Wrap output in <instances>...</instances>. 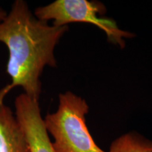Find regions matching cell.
<instances>
[{"instance_id": "3", "label": "cell", "mask_w": 152, "mask_h": 152, "mask_svg": "<svg viewBox=\"0 0 152 152\" xmlns=\"http://www.w3.org/2000/svg\"><path fill=\"white\" fill-rule=\"evenodd\" d=\"M106 8L103 3L89 0H56L39 7L34 15L44 21H52L56 26H68L72 23L92 24L105 33L108 42L125 48V39L135 37L134 33L121 29L113 18H106Z\"/></svg>"}, {"instance_id": "7", "label": "cell", "mask_w": 152, "mask_h": 152, "mask_svg": "<svg viewBox=\"0 0 152 152\" xmlns=\"http://www.w3.org/2000/svg\"><path fill=\"white\" fill-rule=\"evenodd\" d=\"M7 12L2 7H0V22L5 18V16H7Z\"/></svg>"}, {"instance_id": "6", "label": "cell", "mask_w": 152, "mask_h": 152, "mask_svg": "<svg viewBox=\"0 0 152 152\" xmlns=\"http://www.w3.org/2000/svg\"><path fill=\"white\" fill-rule=\"evenodd\" d=\"M109 152H152V140L137 132H129L114 140Z\"/></svg>"}, {"instance_id": "2", "label": "cell", "mask_w": 152, "mask_h": 152, "mask_svg": "<svg viewBox=\"0 0 152 152\" xmlns=\"http://www.w3.org/2000/svg\"><path fill=\"white\" fill-rule=\"evenodd\" d=\"M89 110L86 100L75 93L59 94L56 111L43 118L45 129L53 139L54 152H106L94 142L87 128Z\"/></svg>"}, {"instance_id": "4", "label": "cell", "mask_w": 152, "mask_h": 152, "mask_svg": "<svg viewBox=\"0 0 152 152\" xmlns=\"http://www.w3.org/2000/svg\"><path fill=\"white\" fill-rule=\"evenodd\" d=\"M15 115L21 126L30 152H54L44 125L39 101L19 94L14 102Z\"/></svg>"}, {"instance_id": "1", "label": "cell", "mask_w": 152, "mask_h": 152, "mask_svg": "<svg viewBox=\"0 0 152 152\" xmlns=\"http://www.w3.org/2000/svg\"><path fill=\"white\" fill-rule=\"evenodd\" d=\"M68 26H56L38 19L23 0H16L0 22V43L7 46V73L9 89L19 87L30 97L39 101L40 77L45 67L57 66L54 51Z\"/></svg>"}, {"instance_id": "5", "label": "cell", "mask_w": 152, "mask_h": 152, "mask_svg": "<svg viewBox=\"0 0 152 152\" xmlns=\"http://www.w3.org/2000/svg\"><path fill=\"white\" fill-rule=\"evenodd\" d=\"M4 94H0V152H30L14 112L4 103Z\"/></svg>"}]
</instances>
